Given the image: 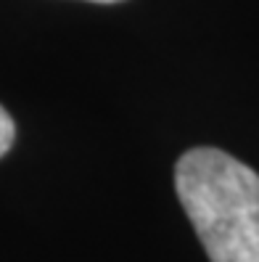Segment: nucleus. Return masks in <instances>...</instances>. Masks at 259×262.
Here are the masks:
<instances>
[{"label": "nucleus", "instance_id": "f257e3e1", "mask_svg": "<svg viewBox=\"0 0 259 262\" xmlns=\"http://www.w3.org/2000/svg\"><path fill=\"white\" fill-rule=\"evenodd\" d=\"M175 188L211 262H259V175L220 148H191Z\"/></svg>", "mask_w": 259, "mask_h": 262}, {"label": "nucleus", "instance_id": "f03ea898", "mask_svg": "<svg viewBox=\"0 0 259 262\" xmlns=\"http://www.w3.org/2000/svg\"><path fill=\"white\" fill-rule=\"evenodd\" d=\"M13 138H16V125H13L11 114L3 109V106H0V157L11 151Z\"/></svg>", "mask_w": 259, "mask_h": 262}, {"label": "nucleus", "instance_id": "7ed1b4c3", "mask_svg": "<svg viewBox=\"0 0 259 262\" xmlns=\"http://www.w3.org/2000/svg\"><path fill=\"white\" fill-rule=\"evenodd\" d=\"M93 3H119V0H93Z\"/></svg>", "mask_w": 259, "mask_h": 262}]
</instances>
